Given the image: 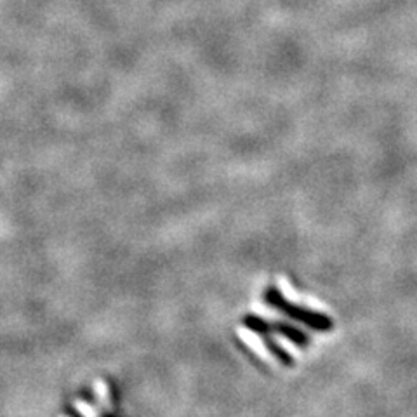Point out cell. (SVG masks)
Wrapping results in <instances>:
<instances>
[{
	"label": "cell",
	"mask_w": 417,
	"mask_h": 417,
	"mask_svg": "<svg viewBox=\"0 0 417 417\" xmlns=\"http://www.w3.org/2000/svg\"><path fill=\"white\" fill-rule=\"evenodd\" d=\"M238 334H240L242 341H244L245 344H249V346H251L252 350H254L256 353L261 357V359H268V351L264 350V346H262V343L258 339V336H256V334L249 333V330H245V329L238 330Z\"/></svg>",
	"instance_id": "obj_1"
},
{
	"label": "cell",
	"mask_w": 417,
	"mask_h": 417,
	"mask_svg": "<svg viewBox=\"0 0 417 417\" xmlns=\"http://www.w3.org/2000/svg\"><path fill=\"white\" fill-rule=\"evenodd\" d=\"M77 409L80 410V412L84 414L85 417H96V414H94V410L91 409V407H89V405H85V403L78 402V403H77Z\"/></svg>",
	"instance_id": "obj_2"
},
{
	"label": "cell",
	"mask_w": 417,
	"mask_h": 417,
	"mask_svg": "<svg viewBox=\"0 0 417 417\" xmlns=\"http://www.w3.org/2000/svg\"><path fill=\"white\" fill-rule=\"evenodd\" d=\"M96 388H100V390H98V392H100L101 398H104V396H106V390H104V384L103 383H98Z\"/></svg>",
	"instance_id": "obj_3"
}]
</instances>
